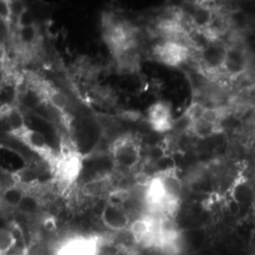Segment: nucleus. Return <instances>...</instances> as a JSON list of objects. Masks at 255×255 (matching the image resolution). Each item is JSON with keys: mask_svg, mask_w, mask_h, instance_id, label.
Listing matches in <instances>:
<instances>
[{"mask_svg": "<svg viewBox=\"0 0 255 255\" xmlns=\"http://www.w3.org/2000/svg\"><path fill=\"white\" fill-rule=\"evenodd\" d=\"M25 192L17 186H9L2 195V199L5 203H7L9 206L16 207L18 206L19 203L23 197L25 196Z\"/></svg>", "mask_w": 255, "mask_h": 255, "instance_id": "14", "label": "nucleus"}, {"mask_svg": "<svg viewBox=\"0 0 255 255\" xmlns=\"http://www.w3.org/2000/svg\"><path fill=\"white\" fill-rule=\"evenodd\" d=\"M189 130L195 136L208 138L220 132V124H215L203 119H199L189 123Z\"/></svg>", "mask_w": 255, "mask_h": 255, "instance_id": "12", "label": "nucleus"}, {"mask_svg": "<svg viewBox=\"0 0 255 255\" xmlns=\"http://www.w3.org/2000/svg\"><path fill=\"white\" fill-rule=\"evenodd\" d=\"M6 78V74H5V70L2 66H0V86L2 85V83L5 81Z\"/></svg>", "mask_w": 255, "mask_h": 255, "instance_id": "19", "label": "nucleus"}, {"mask_svg": "<svg viewBox=\"0 0 255 255\" xmlns=\"http://www.w3.org/2000/svg\"><path fill=\"white\" fill-rule=\"evenodd\" d=\"M147 121L151 128L160 133L167 132L174 126L170 105L165 101H156L147 109Z\"/></svg>", "mask_w": 255, "mask_h": 255, "instance_id": "4", "label": "nucleus"}, {"mask_svg": "<svg viewBox=\"0 0 255 255\" xmlns=\"http://www.w3.org/2000/svg\"><path fill=\"white\" fill-rule=\"evenodd\" d=\"M164 192L169 202L176 208L179 205L182 194V182L173 171H166L159 175Z\"/></svg>", "mask_w": 255, "mask_h": 255, "instance_id": "11", "label": "nucleus"}, {"mask_svg": "<svg viewBox=\"0 0 255 255\" xmlns=\"http://www.w3.org/2000/svg\"><path fill=\"white\" fill-rule=\"evenodd\" d=\"M9 9H10L11 18L14 17L17 21H19V19L26 13L24 4L19 1H9Z\"/></svg>", "mask_w": 255, "mask_h": 255, "instance_id": "17", "label": "nucleus"}, {"mask_svg": "<svg viewBox=\"0 0 255 255\" xmlns=\"http://www.w3.org/2000/svg\"><path fill=\"white\" fill-rule=\"evenodd\" d=\"M101 220L112 231H123L130 226L127 212L116 202L107 203L101 212Z\"/></svg>", "mask_w": 255, "mask_h": 255, "instance_id": "8", "label": "nucleus"}, {"mask_svg": "<svg viewBox=\"0 0 255 255\" xmlns=\"http://www.w3.org/2000/svg\"><path fill=\"white\" fill-rule=\"evenodd\" d=\"M17 243L14 233L9 229L0 228V255H8Z\"/></svg>", "mask_w": 255, "mask_h": 255, "instance_id": "13", "label": "nucleus"}, {"mask_svg": "<svg viewBox=\"0 0 255 255\" xmlns=\"http://www.w3.org/2000/svg\"></svg>", "mask_w": 255, "mask_h": 255, "instance_id": "20", "label": "nucleus"}, {"mask_svg": "<svg viewBox=\"0 0 255 255\" xmlns=\"http://www.w3.org/2000/svg\"><path fill=\"white\" fill-rule=\"evenodd\" d=\"M114 163L125 170H130L141 160V146L134 137L130 135L118 138L111 147Z\"/></svg>", "mask_w": 255, "mask_h": 255, "instance_id": "1", "label": "nucleus"}, {"mask_svg": "<svg viewBox=\"0 0 255 255\" xmlns=\"http://www.w3.org/2000/svg\"><path fill=\"white\" fill-rule=\"evenodd\" d=\"M0 118L9 126L10 132H12L14 136H17L27 128L23 115L16 106L4 105L0 109Z\"/></svg>", "mask_w": 255, "mask_h": 255, "instance_id": "10", "label": "nucleus"}, {"mask_svg": "<svg viewBox=\"0 0 255 255\" xmlns=\"http://www.w3.org/2000/svg\"><path fill=\"white\" fill-rule=\"evenodd\" d=\"M227 46L219 42H209L201 49V63L209 72H219L222 70L226 56Z\"/></svg>", "mask_w": 255, "mask_h": 255, "instance_id": "7", "label": "nucleus"}, {"mask_svg": "<svg viewBox=\"0 0 255 255\" xmlns=\"http://www.w3.org/2000/svg\"><path fill=\"white\" fill-rule=\"evenodd\" d=\"M190 51L188 46L181 43L165 41L157 44L153 48V56L161 64L177 67L185 63L189 58Z\"/></svg>", "mask_w": 255, "mask_h": 255, "instance_id": "3", "label": "nucleus"}, {"mask_svg": "<svg viewBox=\"0 0 255 255\" xmlns=\"http://www.w3.org/2000/svg\"><path fill=\"white\" fill-rule=\"evenodd\" d=\"M248 65L249 58L243 47L238 46L227 47L222 71L227 74L230 78H237L246 72Z\"/></svg>", "mask_w": 255, "mask_h": 255, "instance_id": "6", "label": "nucleus"}, {"mask_svg": "<svg viewBox=\"0 0 255 255\" xmlns=\"http://www.w3.org/2000/svg\"><path fill=\"white\" fill-rule=\"evenodd\" d=\"M101 238L97 236H76L65 240L56 255H99Z\"/></svg>", "mask_w": 255, "mask_h": 255, "instance_id": "2", "label": "nucleus"}, {"mask_svg": "<svg viewBox=\"0 0 255 255\" xmlns=\"http://www.w3.org/2000/svg\"><path fill=\"white\" fill-rule=\"evenodd\" d=\"M16 137L21 139L31 149H33L42 156H45L47 160H49L52 157L51 149L46 143V138L41 132L29 129L27 128L23 132H21Z\"/></svg>", "mask_w": 255, "mask_h": 255, "instance_id": "9", "label": "nucleus"}, {"mask_svg": "<svg viewBox=\"0 0 255 255\" xmlns=\"http://www.w3.org/2000/svg\"><path fill=\"white\" fill-rule=\"evenodd\" d=\"M58 179L65 184L73 183L82 170V155L72 151L69 154L62 155L54 163Z\"/></svg>", "mask_w": 255, "mask_h": 255, "instance_id": "5", "label": "nucleus"}, {"mask_svg": "<svg viewBox=\"0 0 255 255\" xmlns=\"http://www.w3.org/2000/svg\"><path fill=\"white\" fill-rule=\"evenodd\" d=\"M0 18L8 22L10 16V9H9V1H1L0 0Z\"/></svg>", "mask_w": 255, "mask_h": 255, "instance_id": "18", "label": "nucleus"}, {"mask_svg": "<svg viewBox=\"0 0 255 255\" xmlns=\"http://www.w3.org/2000/svg\"><path fill=\"white\" fill-rule=\"evenodd\" d=\"M17 209L27 215L35 214L40 209V201L34 196L25 194L17 206Z\"/></svg>", "mask_w": 255, "mask_h": 255, "instance_id": "15", "label": "nucleus"}, {"mask_svg": "<svg viewBox=\"0 0 255 255\" xmlns=\"http://www.w3.org/2000/svg\"><path fill=\"white\" fill-rule=\"evenodd\" d=\"M46 98L55 109L59 110V111H64L66 109V107L68 105L67 99L64 97L63 94H61L60 92L56 91V90L48 89L46 91Z\"/></svg>", "mask_w": 255, "mask_h": 255, "instance_id": "16", "label": "nucleus"}]
</instances>
